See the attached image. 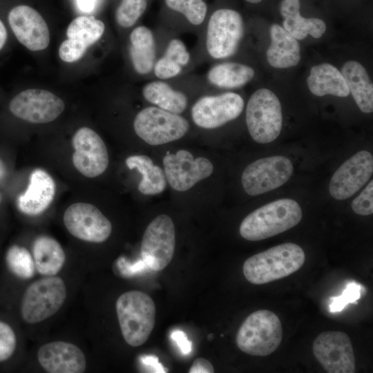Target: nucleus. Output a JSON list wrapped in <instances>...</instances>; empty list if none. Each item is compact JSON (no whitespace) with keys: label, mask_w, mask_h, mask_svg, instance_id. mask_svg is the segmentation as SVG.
Wrapping results in <instances>:
<instances>
[{"label":"nucleus","mask_w":373,"mask_h":373,"mask_svg":"<svg viewBox=\"0 0 373 373\" xmlns=\"http://www.w3.org/2000/svg\"><path fill=\"white\" fill-rule=\"evenodd\" d=\"M41 366L50 373H82L86 361L83 352L66 341H54L42 345L37 352Z\"/></svg>","instance_id":"20"},{"label":"nucleus","mask_w":373,"mask_h":373,"mask_svg":"<svg viewBox=\"0 0 373 373\" xmlns=\"http://www.w3.org/2000/svg\"><path fill=\"white\" fill-rule=\"evenodd\" d=\"M142 363L149 367L153 372H167L168 369L165 368L160 363L158 358L153 355H144L141 356Z\"/></svg>","instance_id":"41"},{"label":"nucleus","mask_w":373,"mask_h":373,"mask_svg":"<svg viewBox=\"0 0 373 373\" xmlns=\"http://www.w3.org/2000/svg\"><path fill=\"white\" fill-rule=\"evenodd\" d=\"M118 266L122 274L126 276H133L149 269L142 259L131 264L125 258H120Z\"/></svg>","instance_id":"38"},{"label":"nucleus","mask_w":373,"mask_h":373,"mask_svg":"<svg viewBox=\"0 0 373 373\" xmlns=\"http://www.w3.org/2000/svg\"><path fill=\"white\" fill-rule=\"evenodd\" d=\"M55 193V184L51 176L43 169H35L26 191L17 199L18 208L26 215H39L50 204Z\"/></svg>","instance_id":"21"},{"label":"nucleus","mask_w":373,"mask_h":373,"mask_svg":"<svg viewBox=\"0 0 373 373\" xmlns=\"http://www.w3.org/2000/svg\"><path fill=\"white\" fill-rule=\"evenodd\" d=\"M6 175V168L5 164L0 157V182L2 181Z\"/></svg>","instance_id":"44"},{"label":"nucleus","mask_w":373,"mask_h":373,"mask_svg":"<svg viewBox=\"0 0 373 373\" xmlns=\"http://www.w3.org/2000/svg\"><path fill=\"white\" fill-rule=\"evenodd\" d=\"M254 76V69L240 63L227 62L213 66L207 73L210 84L222 88H236L249 82Z\"/></svg>","instance_id":"30"},{"label":"nucleus","mask_w":373,"mask_h":373,"mask_svg":"<svg viewBox=\"0 0 373 373\" xmlns=\"http://www.w3.org/2000/svg\"><path fill=\"white\" fill-rule=\"evenodd\" d=\"M283 338L280 321L274 312L260 309L251 314L236 334V344L243 352L265 356L274 352Z\"/></svg>","instance_id":"4"},{"label":"nucleus","mask_w":373,"mask_h":373,"mask_svg":"<svg viewBox=\"0 0 373 373\" xmlns=\"http://www.w3.org/2000/svg\"><path fill=\"white\" fill-rule=\"evenodd\" d=\"M129 54L135 70L149 74L155 63V43L152 31L147 27H136L130 34Z\"/></svg>","instance_id":"26"},{"label":"nucleus","mask_w":373,"mask_h":373,"mask_svg":"<svg viewBox=\"0 0 373 373\" xmlns=\"http://www.w3.org/2000/svg\"><path fill=\"white\" fill-rule=\"evenodd\" d=\"M245 1L251 3H258L262 1V0H245Z\"/></svg>","instance_id":"45"},{"label":"nucleus","mask_w":373,"mask_h":373,"mask_svg":"<svg viewBox=\"0 0 373 373\" xmlns=\"http://www.w3.org/2000/svg\"><path fill=\"white\" fill-rule=\"evenodd\" d=\"M305 255L298 245L286 242L255 254L245 260L243 274L254 285H262L287 277L304 264Z\"/></svg>","instance_id":"2"},{"label":"nucleus","mask_w":373,"mask_h":373,"mask_svg":"<svg viewBox=\"0 0 373 373\" xmlns=\"http://www.w3.org/2000/svg\"><path fill=\"white\" fill-rule=\"evenodd\" d=\"M189 373H213V365L207 359L198 358L195 359L189 370Z\"/></svg>","instance_id":"40"},{"label":"nucleus","mask_w":373,"mask_h":373,"mask_svg":"<svg viewBox=\"0 0 373 373\" xmlns=\"http://www.w3.org/2000/svg\"><path fill=\"white\" fill-rule=\"evenodd\" d=\"M302 217V209L296 201L279 199L247 215L240 224V233L247 240H262L291 229Z\"/></svg>","instance_id":"1"},{"label":"nucleus","mask_w":373,"mask_h":373,"mask_svg":"<svg viewBox=\"0 0 373 373\" xmlns=\"http://www.w3.org/2000/svg\"><path fill=\"white\" fill-rule=\"evenodd\" d=\"M244 105L243 99L236 93L204 96L192 106L191 117L199 127L216 128L237 118Z\"/></svg>","instance_id":"14"},{"label":"nucleus","mask_w":373,"mask_h":373,"mask_svg":"<svg viewBox=\"0 0 373 373\" xmlns=\"http://www.w3.org/2000/svg\"><path fill=\"white\" fill-rule=\"evenodd\" d=\"M133 127L142 140L156 146L180 139L189 131V124L179 114L149 106L136 115Z\"/></svg>","instance_id":"7"},{"label":"nucleus","mask_w":373,"mask_h":373,"mask_svg":"<svg viewBox=\"0 0 373 373\" xmlns=\"http://www.w3.org/2000/svg\"><path fill=\"white\" fill-rule=\"evenodd\" d=\"M175 246V227L172 219L161 214L147 226L141 245L142 259L149 269H164L173 258Z\"/></svg>","instance_id":"9"},{"label":"nucleus","mask_w":373,"mask_h":373,"mask_svg":"<svg viewBox=\"0 0 373 373\" xmlns=\"http://www.w3.org/2000/svg\"><path fill=\"white\" fill-rule=\"evenodd\" d=\"M313 353L328 373H354L355 358L348 335L340 331L321 333L313 343Z\"/></svg>","instance_id":"12"},{"label":"nucleus","mask_w":373,"mask_h":373,"mask_svg":"<svg viewBox=\"0 0 373 373\" xmlns=\"http://www.w3.org/2000/svg\"><path fill=\"white\" fill-rule=\"evenodd\" d=\"M373 173V156L361 151L347 160L334 173L329 191L332 198L343 200L356 193L370 179Z\"/></svg>","instance_id":"17"},{"label":"nucleus","mask_w":373,"mask_h":373,"mask_svg":"<svg viewBox=\"0 0 373 373\" xmlns=\"http://www.w3.org/2000/svg\"><path fill=\"white\" fill-rule=\"evenodd\" d=\"M353 211L361 216H369L373 213V180H372L360 195L353 200Z\"/></svg>","instance_id":"37"},{"label":"nucleus","mask_w":373,"mask_h":373,"mask_svg":"<svg viewBox=\"0 0 373 373\" xmlns=\"http://www.w3.org/2000/svg\"><path fill=\"white\" fill-rule=\"evenodd\" d=\"M307 82L311 93L316 96L332 95L345 97L350 93L341 72L328 63L313 66Z\"/></svg>","instance_id":"24"},{"label":"nucleus","mask_w":373,"mask_h":373,"mask_svg":"<svg viewBox=\"0 0 373 373\" xmlns=\"http://www.w3.org/2000/svg\"><path fill=\"white\" fill-rule=\"evenodd\" d=\"M243 34V19L238 12L229 8L216 10L211 15L207 25V52L213 59H224L233 55Z\"/></svg>","instance_id":"8"},{"label":"nucleus","mask_w":373,"mask_h":373,"mask_svg":"<svg viewBox=\"0 0 373 373\" xmlns=\"http://www.w3.org/2000/svg\"><path fill=\"white\" fill-rule=\"evenodd\" d=\"M293 171L292 162L285 156L261 158L245 169L242 184L247 194L258 195L283 185L291 178Z\"/></svg>","instance_id":"10"},{"label":"nucleus","mask_w":373,"mask_h":373,"mask_svg":"<svg viewBox=\"0 0 373 373\" xmlns=\"http://www.w3.org/2000/svg\"><path fill=\"white\" fill-rule=\"evenodd\" d=\"M0 201H1V196H0Z\"/></svg>","instance_id":"46"},{"label":"nucleus","mask_w":373,"mask_h":373,"mask_svg":"<svg viewBox=\"0 0 373 373\" xmlns=\"http://www.w3.org/2000/svg\"><path fill=\"white\" fill-rule=\"evenodd\" d=\"M142 95L146 101L173 113L180 114L187 106L186 96L162 81H153L145 84Z\"/></svg>","instance_id":"29"},{"label":"nucleus","mask_w":373,"mask_h":373,"mask_svg":"<svg viewBox=\"0 0 373 373\" xmlns=\"http://www.w3.org/2000/svg\"><path fill=\"white\" fill-rule=\"evenodd\" d=\"M32 251L35 268L41 275L55 276L64 265L65 254L61 246L50 236L38 237Z\"/></svg>","instance_id":"27"},{"label":"nucleus","mask_w":373,"mask_h":373,"mask_svg":"<svg viewBox=\"0 0 373 373\" xmlns=\"http://www.w3.org/2000/svg\"><path fill=\"white\" fill-rule=\"evenodd\" d=\"M129 169H137L142 176L138 190L144 195H156L163 192L166 186L164 171L153 164L152 160L144 155H131L126 158Z\"/></svg>","instance_id":"28"},{"label":"nucleus","mask_w":373,"mask_h":373,"mask_svg":"<svg viewBox=\"0 0 373 373\" xmlns=\"http://www.w3.org/2000/svg\"><path fill=\"white\" fill-rule=\"evenodd\" d=\"M6 261L8 269L17 277L28 279L34 275L35 262L24 247L14 245L7 251Z\"/></svg>","instance_id":"32"},{"label":"nucleus","mask_w":373,"mask_h":373,"mask_svg":"<svg viewBox=\"0 0 373 373\" xmlns=\"http://www.w3.org/2000/svg\"><path fill=\"white\" fill-rule=\"evenodd\" d=\"M271 43L267 50L269 64L277 68L296 66L300 60V45L284 28L273 24L270 28Z\"/></svg>","instance_id":"22"},{"label":"nucleus","mask_w":373,"mask_h":373,"mask_svg":"<svg viewBox=\"0 0 373 373\" xmlns=\"http://www.w3.org/2000/svg\"><path fill=\"white\" fill-rule=\"evenodd\" d=\"M190 55L184 44L180 39H171L165 54L154 65L155 75L160 79H168L180 74L182 68L186 66Z\"/></svg>","instance_id":"31"},{"label":"nucleus","mask_w":373,"mask_h":373,"mask_svg":"<svg viewBox=\"0 0 373 373\" xmlns=\"http://www.w3.org/2000/svg\"><path fill=\"white\" fill-rule=\"evenodd\" d=\"M147 0H122L115 13L116 21L122 28H130L144 13Z\"/></svg>","instance_id":"34"},{"label":"nucleus","mask_w":373,"mask_h":373,"mask_svg":"<svg viewBox=\"0 0 373 373\" xmlns=\"http://www.w3.org/2000/svg\"><path fill=\"white\" fill-rule=\"evenodd\" d=\"M246 122L252 139L260 144L274 141L280 135L283 115L280 102L271 90L260 88L249 98Z\"/></svg>","instance_id":"5"},{"label":"nucleus","mask_w":373,"mask_h":373,"mask_svg":"<svg viewBox=\"0 0 373 373\" xmlns=\"http://www.w3.org/2000/svg\"><path fill=\"white\" fill-rule=\"evenodd\" d=\"M17 346L16 334L10 325L0 320V363L8 360Z\"/></svg>","instance_id":"35"},{"label":"nucleus","mask_w":373,"mask_h":373,"mask_svg":"<svg viewBox=\"0 0 373 373\" xmlns=\"http://www.w3.org/2000/svg\"><path fill=\"white\" fill-rule=\"evenodd\" d=\"M79 8L84 12L91 11L95 6V0H77Z\"/></svg>","instance_id":"42"},{"label":"nucleus","mask_w":373,"mask_h":373,"mask_svg":"<svg viewBox=\"0 0 373 373\" xmlns=\"http://www.w3.org/2000/svg\"><path fill=\"white\" fill-rule=\"evenodd\" d=\"M171 338L176 343L182 354H189L191 352L192 343L184 332L178 329L173 331Z\"/></svg>","instance_id":"39"},{"label":"nucleus","mask_w":373,"mask_h":373,"mask_svg":"<svg viewBox=\"0 0 373 373\" xmlns=\"http://www.w3.org/2000/svg\"><path fill=\"white\" fill-rule=\"evenodd\" d=\"M300 0H282L280 14L283 27L296 39H303L310 35L320 38L326 30V24L318 18H305L300 13Z\"/></svg>","instance_id":"23"},{"label":"nucleus","mask_w":373,"mask_h":373,"mask_svg":"<svg viewBox=\"0 0 373 373\" xmlns=\"http://www.w3.org/2000/svg\"><path fill=\"white\" fill-rule=\"evenodd\" d=\"M64 280L57 276L43 278L26 289L21 301V314L28 323L43 321L55 314L66 298Z\"/></svg>","instance_id":"6"},{"label":"nucleus","mask_w":373,"mask_h":373,"mask_svg":"<svg viewBox=\"0 0 373 373\" xmlns=\"http://www.w3.org/2000/svg\"><path fill=\"white\" fill-rule=\"evenodd\" d=\"M104 30V23L93 16L76 17L68 26V39L59 46V57L68 63L79 60L87 48L101 38Z\"/></svg>","instance_id":"19"},{"label":"nucleus","mask_w":373,"mask_h":373,"mask_svg":"<svg viewBox=\"0 0 373 373\" xmlns=\"http://www.w3.org/2000/svg\"><path fill=\"white\" fill-rule=\"evenodd\" d=\"M363 288V287L355 282L348 283L341 296L331 298L330 311L332 312H341L348 303H356L361 297Z\"/></svg>","instance_id":"36"},{"label":"nucleus","mask_w":373,"mask_h":373,"mask_svg":"<svg viewBox=\"0 0 373 373\" xmlns=\"http://www.w3.org/2000/svg\"><path fill=\"white\" fill-rule=\"evenodd\" d=\"M8 21L18 41L30 50H42L49 45L47 23L34 8L26 5L13 8L9 12Z\"/></svg>","instance_id":"18"},{"label":"nucleus","mask_w":373,"mask_h":373,"mask_svg":"<svg viewBox=\"0 0 373 373\" xmlns=\"http://www.w3.org/2000/svg\"><path fill=\"white\" fill-rule=\"evenodd\" d=\"M6 39L7 30L2 21L0 20V49H1L4 46Z\"/></svg>","instance_id":"43"},{"label":"nucleus","mask_w":373,"mask_h":373,"mask_svg":"<svg viewBox=\"0 0 373 373\" xmlns=\"http://www.w3.org/2000/svg\"><path fill=\"white\" fill-rule=\"evenodd\" d=\"M116 312L125 341L132 347L144 344L155 325V305L153 299L140 291H129L117 300Z\"/></svg>","instance_id":"3"},{"label":"nucleus","mask_w":373,"mask_h":373,"mask_svg":"<svg viewBox=\"0 0 373 373\" xmlns=\"http://www.w3.org/2000/svg\"><path fill=\"white\" fill-rule=\"evenodd\" d=\"M163 164L166 180L178 191L189 190L198 182L210 176L213 171L210 160L202 157L194 159L186 150L167 154L163 158Z\"/></svg>","instance_id":"15"},{"label":"nucleus","mask_w":373,"mask_h":373,"mask_svg":"<svg viewBox=\"0 0 373 373\" xmlns=\"http://www.w3.org/2000/svg\"><path fill=\"white\" fill-rule=\"evenodd\" d=\"M166 6L182 14L193 25H200L204 20L207 6L204 0H164Z\"/></svg>","instance_id":"33"},{"label":"nucleus","mask_w":373,"mask_h":373,"mask_svg":"<svg viewBox=\"0 0 373 373\" xmlns=\"http://www.w3.org/2000/svg\"><path fill=\"white\" fill-rule=\"evenodd\" d=\"M64 108L61 98L48 90L35 88L21 91L9 104V109L15 117L34 124L55 120Z\"/></svg>","instance_id":"11"},{"label":"nucleus","mask_w":373,"mask_h":373,"mask_svg":"<svg viewBox=\"0 0 373 373\" xmlns=\"http://www.w3.org/2000/svg\"><path fill=\"white\" fill-rule=\"evenodd\" d=\"M72 144L75 150L73 162L83 175L95 178L102 174L108 165V154L101 137L88 127L75 133Z\"/></svg>","instance_id":"16"},{"label":"nucleus","mask_w":373,"mask_h":373,"mask_svg":"<svg viewBox=\"0 0 373 373\" xmlns=\"http://www.w3.org/2000/svg\"><path fill=\"white\" fill-rule=\"evenodd\" d=\"M64 223L73 236L90 242H104L112 231L109 220L89 203L77 202L69 206L64 214Z\"/></svg>","instance_id":"13"},{"label":"nucleus","mask_w":373,"mask_h":373,"mask_svg":"<svg viewBox=\"0 0 373 373\" xmlns=\"http://www.w3.org/2000/svg\"><path fill=\"white\" fill-rule=\"evenodd\" d=\"M341 73L359 109L365 113L373 111V86L365 68L356 61L344 64Z\"/></svg>","instance_id":"25"}]
</instances>
